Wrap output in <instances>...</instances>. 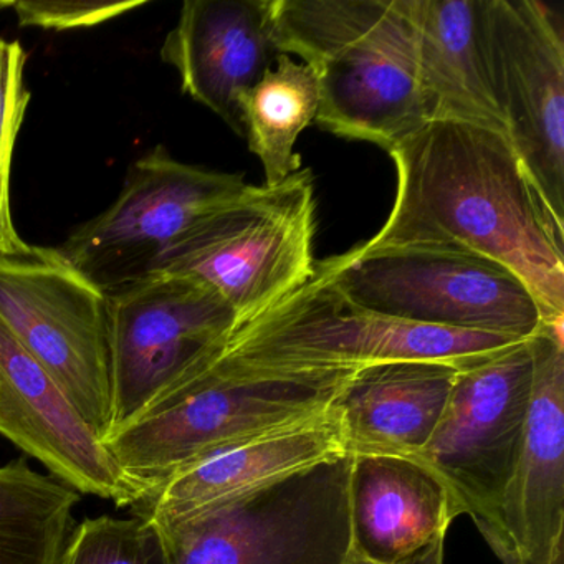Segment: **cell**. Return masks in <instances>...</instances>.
Returning <instances> with one entry per match:
<instances>
[{"label": "cell", "instance_id": "1", "mask_svg": "<svg viewBox=\"0 0 564 564\" xmlns=\"http://www.w3.org/2000/svg\"><path fill=\"white\" fill-rule=\"evenodd\" d=\"M395 200L365 249L441 246L500 263L533 293L543 322L564 318V227L500 131L427 121L388 151Z\"/></svg>", "mask_w": 564, "mask_h": 564}, {"label": "cell", "instance_id": "2", "mask_svg": "<svg viewBox=\"0 0 564 564\" xmlns=\"http://www.w3.org/2000/svg\"><path fill=\"white\" fill-rule=\"evenodd\" d=\"M276 52L315 74L322 130L389 151L427 123L404 0H273Z\"/></svg>", "mask_w": 564, "mask_h": 564}, {"label": "cell", "instance_id": "3", "mask_svg": "<svg viewBox=\"0 0 564 564\" xmlns=\"http://www.w3.org/2000/svg\"><path fill=\"white\" fill-rule=\"evenodd\" d=\"M223 343L105 438L143 500L217 452L325 411L352 376L253 375L223 356Z\"/></svg>", "mask_w": 564, "mask_h": 564}, {"label": "cell", "instance_id": "4", "mask_svg": "<svg viewBox=\"0 0 564 564\" xmlns=\"http://www.w3.org/2000/svg\"><path fill=\"white\" fill-rule=\"evenodd\" d=\"M524 339L402 322L343 299L315 270L302 289L239 326L220 352L265 376H339L382 362L468 365Z\"/></svg>", "mask_w": 564, "mask_h": 564}, {"label": "cell", "instance_id": "5", "mask_svg": "<svg viewBox=\"0 0 564 564\" xmlns=\"http://www.w3.org/2000/svg\"><path fill=\"white\" fill-rule=\"evenodd\" d=\"M315 181L312 171L300 170L275 186L249 184L197 220L156 275L199 280L226 300L242 326L315 276Z\"/></svg>", "mask_w": 564, "mask_h": 564}, {"label": "cell", "instance_id": "6", "mask_svg": "<svg viewBox=\"0 0 564 564\" xmlns=\"http://www.w3.org/2000/svg\"><path fill=\"white\" fill-rule=\"evenodd\" d=\"M315 270L348 302L402 322L517 339H530L543 323L513 272L468 250L356 246Z\"/></svg>", "mask_w": 564, "mask_h": 564}, {"label": "cell", "instance_id": "7", "mask_svg": "<svg viewBox=\"0 0 564 564\" xmlns=\"http://www.w3.org/2000/svg\"><path fill=\"white\" fill-rule=\"evenodd\" d=\"M351 468L346 455L203 517L150 528L161 564H348Z\"/></svg>", "mask_w": 564, "mask_h": 564}, {"label": "cell", "instance_id": "8", "mask_svg": "<svg viewBox=\"0 0 564 564\" xmlns=\"http://www.w3.org/2000/svg\"><path fill=\"white\" fill-rule=\"evenodd\" d=\"M0 322L47 369L101 441L111 427L108 296L57 249L0 256Z\"/></svg>", "mask_w": 564, "mask_h": 564}, {"label": "cell", "instance_id": "9", "mask_svg": "<svg viewBox=\"0 0 564 564\" xmlns=\"http://www.w3.org/2000/svg\"><path fill=\"white\" fill-rule=\"evenodd\" d=\"M247 186L242 173L181 163L160 144L130 167L117 200L78 227L58 253L110 295L156 275L197 220Z\"/></svg>", "mask_w": 564, "mask_h": 564}, {"label": "cell", "instance_id": "10", "mask_svg": "<svg viewBox=\"0 0 564 564\" xmlns=\"http://www.w3.org/2000/svg\"><path fill=\"white\" fill-rule=\"evenodd\" d=\"M533 391L530 339L465 366L415 460L431 468L485 541L520 455Z\"/></svg>", "mask_w": 564, "mask_h": 564}, {"label": "cell", "instance_id": "11", "mask_svg": "<svg viewBox=\"0 0 564 564\" xmlns=\"http://www.w3.org/2000/svg\"><path fill=\"white\" fill-rule=\"evenodd\" d=\"M484 35L507 138L564 227V35L536 0H484Z\"/></svg>", "mask_w": 564, "mask_h": 564}, {"label": "cell", "instance_id": "12", "mask_svg": "<svg viewBox=\"0 0 564 564\" xmlns=\"http://www.w3.org/2000/svg\"><path fill=\"white\" fill-rule=\"evenodd\" d=\"M107 296L113 434L229 338L239 322L223 296L187 275L161 273Z\"/></svg>", "mask_w": 564, "mask_h": 564}, {"label": "cell", "instance_id": "13", "mask_svg": "<svg viewBox=\"0 0 564 564\" xmlns=\"http://www.w3.org/2000/svg\"><path fill=\"white\" fill-rule=\"evenodd\" d=\"M533 391L520 455L487 543L501 564L564 556V318L530 338Z\"/></svg>", "mask_w": 564, "mask_h": 564}, {"label": "cell", "instance_id": "14", "mask_svg": "<svg viewBox=\"0 0 564 564\" xmlns=\"http://www.w3.org/2000/svg\"><path fill=\"white\" fill-rule=\"evenodd\" d=\"M0 434L77 490L137 507L143 495L47 369L0 322Z\"/></svg>", "mask_w": 564, "mask_h": 564}, {"label": "cell", "instance_id": "15", "mask_svg": "<svg viewBox=\"0 0 564 564\" xmlns=\"http://www.w3.org/2000/svg\"><path fill=\"white\" fill-rule=\"evenodd\" d=\"M346 455L341 415L335 401L318 414L177 471L134 508H140L138 518L148 528L173 527Z\"/></svg>", "mask_w": 564, "mask_h": 564}, {"label": "cell", "instance_id": "16", "mask_svg": "<svg viewBox=\"0 0 564 564\" xmlns=\"http://www.w3.org/2000/svg\"><path fill=\"white\" fill-rule=\"evenodd\" d=\"M273 0H186L161 58L184 94L243 137L240 97L275 62Z\"/></svg>", "mask_w": 564, "mask_h": 564}, {"label": "cell", "instance_id": "17", "mask_svg": "<svg viewBox=\"0 0 564 564\" xmlns=\"http://www.w3.org/2000/svg\"><path fill=\"white\" fill-rule=\"evenodd\" d=\"M352 550L376 564H401L447 536L460 514L441 478L411 457H352Z\"/></svg>", "mask_w": 564, "mask_h": 564}, {"label": "cell", "instance_id": "18", "mask_svg": "<svg viewBox=\"0 0 564 564\" xmlns=\"http://www.w3.org/2000/svg\"><path fill=\"white\" fill-rule=\"evenodd\" d=\"M484 0H404L414 39L415 70L429 121L500 131L484 35Z\"/></svg>", "mask_w": 564, "mask_h": 564}, {"label": "cell", "instance_id": "19", "mask_svg": "<svg viewBox=\"0 0 564 564\" xmlns=\"http://www.w3.org/2000/svg\"><path fill=\"white\" fill-rule=\"evenodd\" d=\"M468 365L408 359L349 376L336 399L348 455H417L441 421L458 372Z\"/></svg>", "mask_w": 564, "mask_h": 564}, {"label": "cell", "instance_id": "20", "mask_svg": "<svg viewBox=\"0 0 564 564\" xmlns=\"http://www.w3.org/2000/svg\"><path fill=\"white\" fill-rule=\"evenodd\" d=\"M318 107L315 74L283 54L276 55L275 67L240 97L243 137L262 163L265 186H275L302 170V156L293 147L315 123Z\"/></svg>", "mask_w": 564, "mask_h": 564}, {"label": "cell", "instance_id": "21", "mask_svg": "<svg viewBox=\"0 0 564 564\" xmlns=\"http://www.w3.org/2000/svg\"><path fill=\"white\" fill-rule=\"evenodd\" d=\"M82 495L28 458L0 467V564H58Z\"/></svg>", "mask_w": 564, "mask_h": 564}, {"label": "cell", "instance_id": "22", "mask_svg": "<svg viewBox=\"0 0 564 564\" xmlns=\"http://www.w3.org/2000/svg\"><path fill=\"white\" fill-rule=\"evenodd\" d=\"M28 54L19 42L0 39V256H24L29 246L15 229L11 207V171L15 141L31 94L24 84Z\"/></svg>", "mask_w": 564, "mask_h": 564}, {"label": "cell", "instance_id": "23", "mask_svg": "<svg viewBox=\"0 0 564 564\" xmlns=\"http://www.w3.org/2000/svg\"><path fill=\"white\" fill-rule=\"evenodd\" d=\"M158 543L140 518H87L74 528L58 564H151Z\"/></svg>", "mask_w": 564, "mask_h": 564}, {"label": "cell", "instance_id": "24", "mask_svg": "<svg viewBox=\"0 0 564 564\" xmlns=\"http://www.w3.org/2000/svg\"><path fill=\"white\" fill-rule=\"evenodd\" d=\"M147 0H121V2H97V0H22L12 2L22 28H41L45 31H75L95 28L111 19L120 18Z\"/></svg>", "mask_w": 564, "mask_h": 564}, {"label": "cell", "instance_id": "25", "mask_svg": "<svg viewBox=\"0 0 564 564\" xmlns=\"http://www.w3.org/2000/svg\"><path fill=\"white\" fill-rule=\"evenodd\" d=\"M445 554V538L435 541L431 546L425 547L424 551L417 554V556L411 557V560L404 561L401 564H444ZM348 564H376L366 557L359 556L355 550H352L351 557H349Z\"/></svg>", "mask_w": 564, "mask_h": 564}, {"label": "cell", "instance_id": "26", "mask_svg": "<svg viewBox=\"0 0 564 564\" xmlns=\"http://www.w3.org/2000/svg\"><path fill=\"white\" fill-rule=\"evenodd\" d=\"M151 564H161L160 547H158L156 554H154L153 563H151Z\"/></svg>", "mask_w": 564, "mask_h": 564}]
</instances>
